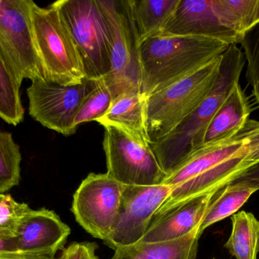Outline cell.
I'll return each instance as SVG.
<instances>
[{"mask_svg": "<svg viewBox=\"0 0 259 259\" xmlns=\"http://www.w3.org/2000/svg\"><path fill=\"white\" fill-rule=\"evenodd\" d=\"M247 141L242 131L231 139L204 144L165 178L162 185L171 187L172 192L155 215L231 183L247 170Z\"/></svg>", "mask_w": 259, "mask_h": 259, "instance_id": "1", "label": "cell"}, {"mask_svg": "<svg viewBox=\"0 0 259 259\" xmlns=\"http://www.w3.org/2000/svg\"><path fill=\"white\" fill-rule=\"evenodd\" d=\"M229 44L201 36L159 34L139 45L140 92L148 97L222 56Z\"/></svg>", "mask_w": 259, "mask_h": 259, "instance_id": "2", "label": "cell"}, {"mask_svg": "<svg viewBox=\"0 0 259 259\" xmlns=\"http://www.w3.org/2000/svg\"><path fill=\"white\" fill-rule=\"evenodd\" d=\"M246 59L237 44L222 55L215 83L201 104L168 134L151 144L167 176L204 144L205 132L232 88L240 82Z\"/></svg>", "mask_w": 259, "mask_h": 259, "instance_id": "3", "label": "cell"}, {"mask_svg": "<svg viewBox=\"0 0 259 259\" xmlns=\"http://www.w3.org/2000/svg\"><path fill=\"white\" fill-rule=\"evenodd\" d=\"M32 35L44 80L76 85L87 79L80 53L57 9L40 7L33 2L30 10Z\"/></svg>", "mask_w": 259, "mask_h": 259, "instance_id": "4", "label": "cell"}, {"mask_svg": "<svg viewBox=\"0 0 259 259\" xmlns=\"http://www.w3.org/2000/svg\"><path fill=\"white\" fill-rule=\"evenodd\" d=\"M222 56L146 98L151 144L173 130L201 104L212 89Z\"/></svg>", "mask_w": 259, "mask_h": 259, "instance_id": "5", "label": "cell"}, {"mask_svg": "<svg viewBox=\"0 0 259 259\" xmlns=\"http://www.w3.org/2000/svg\"><path fill=\"white\" fill-rule=\"evenodd\" d=\"M52 5L74 40L87 79H105L110 71L109 39L97 0H59Z\"/></svg>", "mask_w": 259, "mask_h": 259, "instance_id": "6", "label": "cell"}, {"mask_svg": "<svg viewBox=\"0 0 259 259\" xmlns=\"http://www.w3.org/2000/svg\"><path fill=\"white\" fill-rule=\"evenodd\" d=\"M32 0H0V57L21 87L24 79H44L32 35Z\"/></svg>", "mask_w": 259, "mask_h": 259, "instance_id": "7", "label": "cell"}, {"mask_svg": "<svg viewBox=\"0 0 259 259\" xmlns=\"http://www.w3.org/2000/svg\"><path fill=\"white\" fill-rule=\"evenodd\" d=\"M103 12L109 39L110 71L104 80L113 99L132 88H140L138 41L125 0H97Z\"/></svg>", "mask_w": 259, "mask_h": 259, "instance_id": "8", "label": "cell"}, {"mask_svg": "<svg viewBox=\"0 0 259 259\" xmlns=\"http://www.w3.org/2000/svg\"><path fill=\"white\" fill-rule=\"evenodd\" d=\"M103 127V149L109 176L124 186L162 185L167 175L151 145L139 142L115 126Z\"/></svg>", "mask_w": 259, "mask_h": 259, "instance_id": "9", "label": "cell"}, {"mask_svg": "<svg viewBox=\"0 0 259 259\" xmlns=\"http://www.w3.org/2000/svg\"><path fill=\"white\" fill-rule=\"evenodd\" d=\"M96 81L86 79L76 85H61L44 79L31 81L27 88L28 112L42 126L65 136L75 133L76 117L87 94Z\"/></svg>", "mask_w": 259, "mask_h": 259, "instance_id": "10", "label": "cell"}, {"mask_svg": "<svg viewBox=\"0 0 259 259\" xmlns=\"http://www.w3.org/2000/svg\"><path fill=\"white\" fill-rule=\"evenodd\" d=\"M124 188L107 173H90L73 196L71 211L77 223L104 241L116 220Z\"/></svg>", "mask_w": 259, "mask_h": 259, "instance_id": "11", "label": "cell"}, {"mask_svg": "<svg viewBox=\"0 0 259 259\" xmlns=\"http://www.w3.org/2000/svg\"><path fill=\"white\" fill-rule=\"evenodd\" d=\"M171 192V187L166 185L124 186L116 220L104 244L115 250L140 242Z\"/></svg>", "mask_w": 259, "mask_h": 259, "instance_id": "12", "label": "cell"}, {"mask_svg": "<svg viewBox=\"0 0 259 259\" xmlns=\"http://www.w3.org/2000/svg\"><path fill=\"white\" fill-rule=\"evenodd\" d=\"M71 234L69 227L55 211L30 208L15 231V252L37 256L56 257Z\"/></svg>", "mask_w": 259, "mask_h": 259, "instance_id": "13", "label": "cell"}, {"mask_svg": "<svg viewBox=\"0 0 259 259\" xmlns=\"http://www.w3.org/2000/svg\"><path fill=\"white\" fill-rule=\"evenodd\" d=\"M160 34L211 38L229 45L240 41L238 34L222 24L213 0H179Z\"/></svg>", "mask_w": 259, "mask_h": 259, "instance_id": "14", "label": "cell"}, {"mask_svg": "<svg viewBox=\"0 0 259 259\" xmlns=\"http://www.w3.org/2000/svg\"><path fill=\"white\" fill-rule=\"evenodd\" d=\"M214 193L196 196L155 214L140 242L170 241L181 238L199 228Z\"/></svg>", "mask_w": 259, "mask_h": 259, "instance_id": "15", "label": "cell"}, {"mask_svg": "<svg viewBox=\"0 0 259 259\" xmlns=\"http://www.w3.org/2000/svg\"><path fill=\"white\" fill-rule=\"evenodd\" d=\"M97 123L118 128L142 144L151 145L146 120V97L138 88L127 90L112 100L109 111Z\"/></svg>", "mask_w": 259, "mask_h": 259, "instance_id": "16", "label": "cell"}, {"mask_svg": "<svg viewBox=\"0 0 259 259\" xmlns=\"http://www.w3.org/2000/svg\"><path fill=\"white\" fill-rule=\"evenodd\" d=\"M251 111L247 97L240 84H237L210 122L203 145L231 139L238 135L249 121Z\"/></svg>", "mask_w": 259, "mask_h": 259, "instance_id": "17", "label": "cell"}, {"mask_svg": "<svg viewBox=\"0 0 259 259\" xmlns=\"http://www.w3.org/2000/svg\"><path fill=\"white\" fill-rule=\"evenodd\" d=\"M199 228L181 238L158 243L138 242L115 249L110 259H196Z\"/></svg>", "mask_w": 259, "mask_h": 259, "instance_id": "18", "label": "cell"}, {"mask_svg": "<svg viewBox=\"0 0 259 259\" xmlns=\"http://www.w3.org/2000/svg\"><path fill=\"white\" fill-rule=\"evenodd\" d=\"M179 0H125L138 44L161 33Z\"/></svg>", "mask_w": 259, "mask_h": 259, "instance_id": "19", "label": "cell"}, {"mask_svg": "<svg viewBox=\"0 0 259 259\" xmlns=\"http://www.w3.org/2000/svg\"><path fill=\"white\" fill-rule=\"evenodd\" d=\"M257 191L256 189L249 186L234 183L216 191L201 222L199 235L202 236L204 231L214 224L235 214Z\"/></svg>", "mask_w": 259, "mask_h": 259, "instance_id": "20", "label": "cell"}, {"mask_svg": "<svg viewBox=\"0 0 259 259\" xmlns=\"http://www.w3.org/2000/svg\"><path fill=\"white\" fill-rule=\"evenodd\" d=\"M232 231L225 244L237 259H257L259 252V220L253 214L242 211L231 216Z\"/></svg>", "mask_w": 259, "mask_h": 259, "instance_id": "21", "label": "cell"}, {"mask_svg": "<svg viewBox=\"0 0 259 259\" xmlns=\"http://www.w3.org/2000/svg\"><path fill=\"white\" fill-rule=\"evenodd\" d=\"M213 6L222 24L240 39L259 22V0H213Z\"/></svg>", "mask_w": 259, "mask_h": 259, "instance_id": "22", "label": "cell"}, {"mask_svg": "<svg viewBox=\"0 0 259 259\" xmlns=\"http://www.w3.org/2000/svg\"><path fill=\"white\" fill-rule=\"evenodd\" d=\"M21 154L10 132L0 130V193L19 185Z\"/></svg>", "mask_w": 259, "mask_h": 259, "instance_id": "23", "label": "cell"}, {"mask_svg": "<svg viewBox=\"0 0 259 259\" xmlns=\"http://www.w3.org/2000/svg\"><path fill=\"white\" fill-rule=\"evenodd\" d=\"M24 117L20 87L0 57V118L8 124L17 126L22 122Z\"/></svg>", "mask_w": 259, "mask_h": 259, "instance_id": "24", "label": "cell"}, {"mask_svg": "<svg viewBox=\"0 0 259 259\" xmlns=\"http://www.w3.org/2000/svg\"><path fill=\"white\" fill-rule=\"evenodd\" d=\"M113 97L104 79L96 81L95 87L82 101L75 120V126L100 120L109 111Z\"/></svg>", "mask_w": 259, "mask_h": 259, "instance_id": "25", "label": "cell"}, {"mask_svg": "<svg viewBox=\"0 0 259 259\" xmlns=\"http://www.w3.org/2000/svg\"><path fill=\"white\" fill-rule=\"evenodd\" d=\"M242 132L247 141L248 169L231 183L249 186L259 190V120L249 119Z\"/></svg>", "mask_w": 259, "mask_h": 259, "instance_id": "26", "label": "cell"}, {"mask_svg": "<svg viewBox=\"0 0 259 259\" xmlns=\"http://www.w3.org/2000/svg\"><path fill=\"white\" fill-rule=\"evenodd\" d=\"M240 44L248 62L246 79L254 87L259 81V22L241 36Z\"/></svg>", "mask_w": 259, "mask_h": 259, "instance_id": "27", "label": "cell"}, {"mask_svg": "<svg viewBox=\"0 0 259 259\" xmlns=\"http://www.w3.org/2000/svg\"><path fill=\"white\" fill-rule=\"evenodd\" d=\"M26 203H20L12 196L0 193V231L13 234L20 220L30 209Z\"/></svg>", "mask_w": 259, "mask_h": 259, "instance_id": "28", "label": "cell"}, {"mask_svg": "<svg viewBox=\"0 0 259 259\" xmlns=\"http://www.w3.org/2000/svg\"><path fill=\"white\" fill-rule=\"evenodd\" d=\"M98 249L97 243L81 242L71 243L62 251V259H99L96 255Z\"/></svg>", "mask_w": 259, "mask_h": 259, "instance_id": "29", "label": "cell"}, {"mask_svg": "<svg viewBox=\"0 0 259 259\" xmlns=\"http://www.w3.org/2000/svg\"><path fill=\"white\" fill-rule=\"evenodd\" d=\"M0 259H62L60 257L37 256L17 252H0Z\"/></svg>", "mask_w": 259, "mask_h": 259, "instance_id": "30", "label": "cell"}, {"mask_svg": "<svg viewBox=\"0 0 259 259\" xmlns=\"http://www.w3.org/2000/svg\"><path fill=\"white\" fill-rule=\"evenodd\" d=\"M253 93L259 105V81L257 82L256 85L253 87Z\"/></svg>", "mask_w": 259, "mask_h": 259, "instance_id": "31", "label": "cell"}, {"mask_svg": "<svg viewBox=\"0 0 259 259\" xmlns=\"http://www.w3.org/2000/svg\"><path fill=\"white\" fill-rule=\"evenodd\" d=\"M214 259H215V258H214Z\"/></svg>", "mask_w": 259, "mask_h": 259, "instance_id": "32", "label": "cell"}]
</instances>
